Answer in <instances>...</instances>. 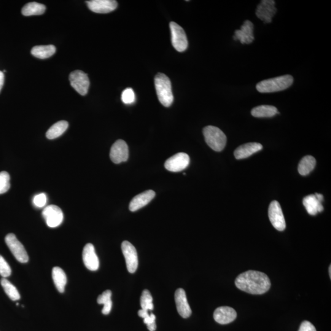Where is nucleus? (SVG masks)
Instances as JSON below:
<instances>
[{
	"label": "nucleus",
	"instance_id": "4",
	"mask_svg": "<svg viewBox=\"0 0 331 331\" xmlns=\"http://www.w3.org/2000/svg\"><path fill=\"white\" fill-rule=\"evenodd\" d=\"M204 138L207 145L212 150L221 152L227 144V136L219 128L207 126L203 129Z\"/></svg>",
	"mask_w": 331,
	"mask_h": 331
},
{
	"label": "nucleus",
	"instance_id": "6",
	"mask_svg": "<svg viewBox=\"0 0 331 331\" xmlns=\"http://www.w3.org/2000/svg\"><path fill=\"white\" fill-rule=\"evenodd\" d=\"M5 241L10 251L18 262L21 263H26L28 262L29 257L27 252L26 251L23 245L18 240L14 234L10 233L7 235L5 238Z\"/></svg>",
	"mask_w": 331,
	"mask_h": 331
},
{
	"label": "nucleus",
	"instance_id": "28",
	"mask_svg": "<svg viewBox=\"0 0 331 331\" xmlns=\"http://www.w3.org/2000/svg\"><path fill=\"white\" fill-rule=\"evenodd\" d=\"M111 297V291L107 290L99 295L98 300H97V302L98 304H103L104 305V308L102 310V313L104 315H108L111 311L112 307Z\"/></svg>",
	"mask_w": 331,
	"mask_h": 331
},
{
	"label": "nucleus",
	"instance_id": "25",
	"mask_svg": "<svg viewBox=\"0 0 331 331\" xmlns=\"http://www.w3.org/2000/svg\"><path fill=\"white\" fill-rule=\"evenodd\" d=\"M69 123L66 121H60L51 126L46 133L48 139H54L61 136L67 130Z\"/></svg>",
	"mask_w": 331,
	"mask_h": 331
},
{
	"label": "nucleus",
	"instance_id": "16",
	"mask_svg": "<svg viewBox=\"0 0 331 331\" xmlns=\"http://www.w3.org/2000/svg\"><path fill=\"white\" fill-rule=\"evenodd\" d=\"M235 34L233 39L235 41L239 40L242 44H251L255 39L254 25L250 21H245L241 29L235 31Z\"/></svg>",
	"mask_w": 331,
	"mask_h": 331
},
{
	"label": "nucleus",
	"instance_id": "12",
	"mask_svg": "<svg viewBox=\"0 0 331 331\" xmlns=\"http://www.w3.org/2000/svg\"><path fill=\"white\" fill-rule=\"evenodd\" d=\"M190 164V157L187 153H179L169 158L165 164L167 170L171 172H180L186 169Z\"/></svg>",
	"mask_w": 331,
	"mask_h": 331
},
{
	"label": "nucleus",
	"instance_id": "34",
	"mask_svg": "<svg viewBox=\"0 0 331 331\" xmlns=\"http://www.w3.org/2000/svg\"><path fill=\"white\" fill-rule=\"evenodd\" d=\"M12 273V269L4 258L0 255V275L4 278L9 277Z\"/></svg>",
	"mask_w": 331,
	"mask_h": 331
},
{
	"label": "nucleus",
	"instance_id": "15",
	"mask_svg": "<svg viewBox=\"0 0 331 331\" xmlns=\"http://www.w3.org/2000/svg\"><path fill=\"white\" fill-rule=\"evenodd\" d=\"M82 257L86 268L90 271L98 270L99 267V258L96 254L95 247L92 244L85 245L83 250Z\"/></svg>",
	"mask_w": 331,
	"mask_h": 331
},
{
	"label": "nucleus",
	"instance_id": "9",
	"mask_svg": "<svg viewBox=\"0 0 331 331\" xmlns=\"http://www.w3.org/2000/svg\"><path fill=\"white\" fill-rule=\"evenodd\" d=\"M122 250L128 271L130 273H135L138 267V253L135 247L130 242L125 241L122 242Z\"/></svg>",
	"mask_w": 331,
	"mask_h": 331
},
{
	"label": "nucleus",
	"instance_id": "5",
	"mask_svg": "<svg viewBox=\"0 0 331 331\" xmlns=\"http://www.w3.org/2000/svg\"><path fill=\"white\" fill-rule=\"evenodd\" d=\"M169 26L171 33L172 44L174 48L177 52H184L187 50L188 43L184 29L173 21L169 24Z\"/></svg>",
	"mask_w": 331,
	"mask_h": 331
},
{
	"label": "nucleus",
	"instance_id": "2",
	"mask_svg": "<svg viewBox=\"0 0 331 331\" xmlns=\"http://www.w3.org/2000/svg\"><path fill=\"white\" fill-rule=\"evenodd\" d=\"M293 83V77L290 75H285V76L263 80L258 83L256 88L260 93L278 92V91L287 89L292 86Z\"/></svg>",
	"mask_w": 331,
	"mask_h": 331
},
{
	"label": "nucleus",
	"instance_id": "30",
	"mask_svg": "<svg viewBox=\"0 0 331 331\" xmlns=\"http://www.w3.org/2000/svg\"><path fill=\"white\" fill-rule=\"evenodd\" d=\"M138 315L139 317L143 318L144 324L147 325L149 331H155L156 330L157 325L155 323L156 316L154 314L152 313L150 315L148 311L141 309L138 311Z\"/></svg>",
	"mask_w": 331,
	"mask_h": 331
},
{
	"label": "nucleus",
	"instance_id": "31",
	"mask_svg": "<svg viewBox=\"0 0 331 331\" xmlns=\"http://www.w3.org/2000/svg\"><path fill=\"white\" fill-rule=\"evenodd\" d=\"M153 298L149 290H144L141 297V306L142 309L152 311L154 308L152 303Z\"/></svg>",
	"mask_w": 331,
	"mask_h": 331
},
{
	"label": "nucleus",
	"instance_id": "38",
	"mask_svg": "<svg viewBox=\"0 0 331 331\" xmlns=\"http://www.w3.org/2000/svg\"><path fill=\"white\" fill-rule=\"evenodd\" d=\"M331 265H330V267H329V273H330V278H331Z\"/></svg>",
	"mask_w": 331,
	"mask_h": 331
},
{
	"label": "nucleus",
	"instance_id": "13",
	"mask_svg": "<svg viewBox=\"0 0 331 331\" xmlns=\"http://www.w3.org/2000/svg\"><path fill=\"white\" fill-rule=\"evenodd\" d=\"M129 149L127 144L123 140L119 139L113 144L110 149V158L113 163L119 164L128 160Z\"/></svg>",
	"mask_w": 331,
	"mask_h": 331
},
{
	"label": "nucleus",
	"instance_id": "21",
	"mask_svg": "<svg viewBox=\"0 0 331 331\" xmlns=\"http://www.w3.org/2000/svg\"><path fill=\"white\" fill-rule=\"evenodd\" d=\"M322 202L318 200L316 195H310L303 199V205L307 212L311 215H316L324 211Z\"/></svg>",
	"mask_w": 331,
	"mask_h": 331
},
{
	"label": "nucleus",
	"instance_id": "23",
	"mask_svg": "<svg viewBox=\"0 0 331 331\" xmlns=\"http://www.w3.org/2000/svg\"><path fill=\"white\" fill-rule=\"evenodd\" d=\"M52 278L56 289L59 292L63 293L67 284V277L65 273L60 267H54L52 269Z\"/></svg>",
	"mask_w": 331,
	"mask_h": 331
},
{
	"label": "nucleus",
	"instance_id": "20",
	"mask_svg": "<svg viewBox=\"0 0 331 331\" xmlns=\"http://www.w3.org/2000/svg\"><path fill=\"white\" fill-rule=\"evenodd\" d=\"M263 149L262 145L257 142L245 144L240 145L235 150V157L237 160L247 158L254 153L260 151Z\"/></svg>",
	"mask_w": 331,
	"mask_h": 331
},
{
	"label": "nucleus",
	"instance_id": "18",
	"mask_svg": "<svg viewBox=\"0 0 331 331\" xmlns=\"http://www.w3.org/2000/svg\"><path fill=\"white\" fill-rule=\"evenodd\" d=\"M236 317L237 313L235 309L228 306L219 307L215 309L214 313L215 321L222 325L230 324Z\"/></svg>",
	"mask_w": 331,
	"mask_h": 331
},
{
	"label": "nucleus",
	"instance_id": "35",
	"mask_svg": "<svg viewBox=\"0 0 331 331\" xmlns=\"http://www.w3.org/2000/svg\"><path fill=\"white\" fill-rule=\"evenodd\" d=\"M47 203V195L45 193H40L36 195L33 198V203L39 208H42L46 205Z\"/></svg>",
	"mask_w": 331,
	"mask_h": 331
},
{
	"label": "nucleus",
	"instance_id": "19",
	"mask_svg": "<svg viewBox=\"0 0 331 331\" xmlns=\"http://www.w3.org/2000/svg\"><path fill=\"white\" fill-rule=\"evenodd\" d=\"M155 196L154 191L149 190L136 195L130 202L129 209L131 212L138 211L147 205Z\"/></svg>",
	"mask_w": 331,
	"mask_h": 331
},
{
	"label": "nucleus",
	"instance_id": "36",
	"mask_svg": "<svg viewBox=\"0 0 331 331\" xmlns=\"http://www.w3.org/2000/svg\"><path fill=\"white\" fill-rule=\"evenodd\" d=\"M298 331H317L316 328L308 321H304L301 324Z\"/></svg>",
	"mask_w": 331,
	"mask_h": 331
},
{
	"label": "nucleus",
	"instance_id": "27",
	"mask_svg": "<svg viewBox=\"0 0 331 331\" xmlns=\"http://www.w3.org/2000/svg\"><path fill=\"white\" fill-rule=\"evenodd\" d=\"M46 7L37 2H29L23 7L21 12L24 16L40 15L44 14Z\"/></svg>",
	"mask_w": 331,
	"mask_h": 331
},
{
	"label": "nucleus",
	"instance_id": "22",
	"mask_svg": "<svg viewBox=\"0 0 331 331\" xmlns=\"http://www.w3.org/2000/svg\"><path fill=\"white\" fill-rule=\"evenodd\" d=\"M252 116L257 118L273 117L277 114H279L276 107L262 105L255 107L251 111Z\"/></svg>",
	"mask_w": 331,
	"mask_h": 331
},
{
	"label": "nucleus",
	"instance_id": "29",
	"mask_svg": "<svg viewBox=\"0 0 331 331\" xmlns=\"http://www.w3.org/2000/svg\"><path fill=\"white\" fill-rule=\"evenodd\" d=\"M1 284L3 288L4 292H6L8 297L12 301H17L20 300V295L19 292L14 285L6 278H3L1 280Z\"/></svg>",
	"mask_w": 331,
	"mask_h": 331
},
{
	"label": "nucleus",
	"instance_id": "26",
	"mask_svg": "<svg viewBox=\"0 0 331 331\" xmlns=\"http://www.w3.org/2000/svg\"><path fill=\"white\" fill-rule=\"evenodd\" d=\"M316 165V160L311 155L306 156L302 158L298 165V172L301 176H307L314 170Z\"/></svg>",
	"mask_w": 331,
	"mask_h": 331
},
{
	"label": "nucleus",
	"instance_id": "24",
	"mask_svg": "<svg viewBox=\"0 0 331 331\" xmlns=\"http://www.w3.org/2000/svg\"><path fill=\"white\" fill-rule=\"evenodd\" d=\"M56 47L54 45H39L35 46L31 50V54L39 59H46L55 54Z\"/></svg>",
	"mask_w": 331,
	"mask_h": 331
},
{
	"label": "nucleus",
	"instance_id": "10",
	"mask_svg": "<svg viewBox=\"0 0 331 331\" xmlns=\"http://www.w3.org/2000/svg\"><path fill=\"white\" fill-rule=\"evenodd\" d=\"M42 215L48 227L56 228L60 226L63 221V213L60 207L55 205L48 206L42 212Z\"/></svg>",
	"mask_w": 331,
	"mask_h": 331
},
{
	"label": "nucleus",
	"instance_id": "11",
	"mask_svg": "<svg viewBox=\"0 0 331 331\" xmlns=\"http://www.w3.org/2000/svg\"><path fill=\"white\" fill-rule=\"evenodd\" d=\"M275 4V1L273 0H264L261 1L256 10V15L265 23H271L272 18L277 12Z\"/></svg>",
	"mask_w": 331,
	"mask_h": 331
},
{
	"label": "nucleus",
	"instance_id": "14",
	"mask_svg": "<svg viewBox=\"0 0 331 331\" xmlns=\"http://www.w3.org/2000/svg\"><path fill=\"white\" fill-rule=\"evenodd\" d=\"M87 4L91 11L97 14H107L114 11L118 6L114 0H91L87 1Z\"/></svg>",
	"mask_w": 331,
	"mask_h": 331
},
{
	"label": "nucleus",
	"instance_id": "32",
	"mask_svg": "<svg viewBox=\"0 0 331 331\" xmlns=\"http://www.w3.org/2000/svg\"><path fill=\"white\" fill-rule=\"evenodd\" d=\"M10 175L7 172L0 173V195L6 193L10 187Z\"/></svg>",
	"mask_w": 331,
	"mask_h": 331
},
{
	"label": "nucleus",
	"instance_id": "33",
	"mask_svg": "<svg viewBox=\"0 0 331 331\" xmlns=\"http://www.w3.org/2000/svg\"><path fill=\"white\" fill-rule=\"evenodd\" d=\"M122 101L125 104H132L136 101L134 91L131 88H126L122 94Z\"/></svg>",
	"mask_w": 331,
	"mask_h": 331
},
{
	"label": "nucleus",
	"instance_id": "3",
	"mask_svg": "<svg viewBox=\"0 0 331 331\" xmlns=\"http://www.w3.org/2000/svg\"><path fill=\"white\" fill-rule=\"evenodd\" d=\"M156 92L160 103L165 107L171 106L174 101L170 79L165 74L158 73L155 77Z\"/></svg>",
	"mask_w": 331,
	"mask_h": 331
},
{
	"label": "nucleus",
	"instance_id": "1",
	"mask_svg": "<svg viewBox=\"0 0 331 331\" xmlns=\"http://www.w3.org/2000/svg\"><path fill=\"white\" fill-rule=\"evenodd\" d=\"M237 288L252 295H262L271 287L270 279L260 271L250 270L239 274L235 280Z\"/></svg>",
	"mask_w": 331,
	"mask_h": 331
},
{
	"label": "nucleus",
	"instance_id": "7",
	"mask_svg": "<svg viewBox=\"0 0 331 331\" xmlns=\"http://www.w3.org/2000/svg\"><path fill=\"white\" fill-rule=\"evenodd\" d=\"M69 81L72 88L80 95H87L90 87V80L88 75L80 70L71 72Z\"/></svg>",
	"mask_w": 331,
	"mask_h": 331
},
{
	"label": "nucleus",
	"instance_id": "37",
	"mask_svg": "<svg viewBox=\"0 0 331 331\" xmlns=\"http://www.w3.org/2000/svg\"><path fill=\"white\" fill-rule=\"evenodd\" d=\"M4 82V74L3 72L0 71V92H1Z\"/></svg>",
	"mask_w": 331,
	"mask_h": 331
},
{
	"label": "nucleus",
	"instance_id": "17",
	"mask_svg": "<svg viewBox=\"0 0 331 331\" xmlns=\"http://www.w3.org/2000/svg\"><path fill=\"white\" fill-rule=\"evenodd\" d=\"M175 302L176 304L177 311L180 316L184 319L192 315V309L188 304L186 293L183 289H178L175 292Z\"/></svg>",
	"mask_w": 331,
	"mask_h": 331
},
{
	"label": "nucleus",
	"instance_id": "8",
	"mask_svg": "<svg viewBox=\"0 0 331 331\" xmlns=\"http://www.w3.org/2000/svg\"><path fill=\"white\" fill-rule=\"evenodd\" d=\"M268 216L272 225L277 230L282 231L286 228L283 212L277 201H272L269 205Z\"/></svg>",
	"mask_w": 331,
	"mask_h": 331
}]
</instances>
